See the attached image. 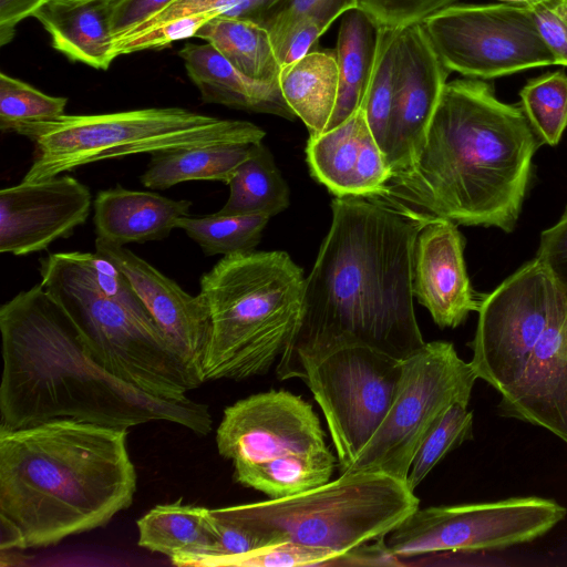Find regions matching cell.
<instances>
[{
    "label": "cell",
    "instance_id": "obj_1",
    "mask_svg": "<svg viewBox=\"0 0 567 567\" xmlns=\"http://www.w3.org/2000/svg\"><path fill=\"white\" fill-rule=\"evenodd\" d=\"M332 221L306 277L299 326L276 365L280 380L347 346L405 360L424 346L414 312L413 256L432 218L361 196L336 197Z\"/></svg>",
    "mask_w": 567,
    "mask_h": 567
},
{
    "label": "cell",
    "instance_id": "obj_2",
    "mask_svg": "<svg viewBox=\"0 0 567 567\" xmlns=\"http://www.w3.org/2000/svg\"><path fill=\"white\" fill-rule=\"evenodd\" d=\"M0 332V429L75 419L125 429L167 421L198 435L212 431L207 405L148 394L109 371L68 311L40 284L1 306Z\"/></svg>",
    "mask_w": 567,
    "mask_h": 567
},
{
    "label": "cell",
    "instance_id": "obj_3",
    "mask_svg": "<svg viewBox=\"0 0 567 567\" xmlns=\"http://www.w3.org/2000/svg\"><path fill=\"white\" fill-rule=\"evenodd\" d=\"M543 142L519 104L481 79L447 82L413 162L375 197L427 217L511 233Z\"/></svg>",
    "mask_w": 567,
    "mask_h": 567
},
{
    "label": "cell",
    "instance_id": "obj_4",
    "mask_svg": "<svg viewBox=\"0 0 567 567\" xmlns=\"http://www.w3.org/2000/svg\"><path fill=\"white\" fill-rule=\"evenodd\" d=\"M127 429L75 419L0 429V549L45 547L131 506Z\"/></svg>",
    "mask_w": 567,
    "mask_h": 567
},
{
    "label": "cell",
    "instance_id": "obj_5",
    "mask_svg": "<svg viewBox=\"0 0 567 567\" xmlns=\"http://www.w3.org/2000/svg\"><path fill=\"white\" fill-rule=\"evenodd\" d=\"M302 269L280 250L224 256L199 280L210 317L204 381L244 380L269 371L302 313Z\"/></svg>",
    "mask_w": 567,
    "mask_h": 567
},
{
    "label": "cell",
    "instance_id": "obj_6",
    "mask_svg": "<svg viewBox=\"0 0 567 567\" xmlns=\"http://www.w3.org/2000/svg\"><path fill=\"white\" fill-rule=\"evenodd\" d=\"M419 507L406 482L357 471L297 495L208 509V517L252 550L291 540L342 555L385 537Z\"/></svg>",
    "mask_w": 567,
    "mask_h": 567
},
{
    "label": "cell",
    "instance_id": "obj_7",
    "mask_svg": "<svg viewBox=\"0 0 567 567\" xmlns=\"http://www.w3.org/2000/svg\"><path fill=\"white\" fill-rule=\"evenodd\" d=\"M39 264V284L68 311L113 374L166 400H185L204 382L150 313L100 288L86 252L48 254Z\"/></svg>",
    "mask_w": 567,
    "mask_h": 567
},
{
    "label": "cell",
    "instance_id": "obj_8",
    "mask_svg": "<svg viewBox=\"0 0 567 567\" xmlns=\"http://www.w3.org/2000/svg\"><path fill=\"white\" fill-rule=\"evenodd\" d=\"M13 132L34 143L24 182L54 177L103 159L190 146L255 144L266 135L254 123L218 118L183 107L64 114L48 122L21 124Z\"/></svg>",
    "mask_w": 567,
    "mask_h": 567
},
{
    "label": "cell",
    "instance_id": "obj_9",
    "mask_svg": "<svg viewBox=\"0 0 567 567\" xmlns=\"http://www.w3.org/2000/svg\"><path fill=\"white\" fill-rule=\"evenodd\" d=\"M476 380L471 363L458 357L453 343L425 342L403 360L390 410L344 472H382L406 482L425 436L453 404L468 405Z\"/></svg>",
    "mask_w": 567,
    "mask_h": 567
},
{
    "label": "cell",
    "instance_id": "obj_10",
    "mask_svg": "<svg viewBox=\"0 0 567 567\" xmlns=\"http://www.w3.org/2000/svg\"><path fill=\"white\" fill-rule=\"evenodd\" d=\"M566 514L556 501L537 496L419 507L384 543L400 559L441 551L501 550L547 534Z\"/></svg>",
    "mask_w": 567,
    "mask_h": 567
},
{
    "label": "cell",
    "instance_id": "obj_11",
    "mask_svg": "<svg viewBox=\"0 0 567 567\" xmlns=\"http://www.w3.org/2000/svg\"><path fill=\"white\" fill-rule=\"evenodd\" d=\"M403 360L364 346L338 348L307 363L299 379L320 406L341 473L385 417Z\"/></svg>",
    "mask_w": 567,
    "mask_h": 567
},
{
    "label": "cell",
    "instance_id": "obj_12",
    "mask_svg": "<svg viewBox=\"0 0 567 567\" xmlns=\"http://www.w3.org/2000/svg\"><path fill=\"white\" fill-rule=\"evenodd\" d=\"M422 24L445 68L465 78L488 80L557 65L527 6L454 3Z\"/></svg>",
    "mask_w": 567,
    "mask_h": 567
},
{
    "label": "cell",
    "instance_id": "obj_13",
    "mask_svg": "<svg viewBox=\"0 0 567 567\" xmlns=\"http://www.w3.org/2000/svg\"><path fill=\"white\" fill-rule=\"evenodd\" d=\"M567 298L534 258L480 302L470 361L477 379L503 393L520 377L554 311Z\"/></svg>",
    "mask_w": 567,
    "mask_h": 567
},
{
    "label": "cell",
    "instance_id": "obj_14",
    "mask_svg": "<svg viewBox=\"0 0 567 567\" xmlns=\"http://www.w3.org/2000/svg\"><path fill=\"white\" fill-rule=\"evenodd\" d=\"M216 443L218 453L234 463L265 462L328 447L312 405L286 390L257 393L227 406Z\"/></svg>",
    "mask_w": 567,
    "mask_h": 567
},
{
    "label": "cell",
    "instance_id": "obj_15",
    "mask_svg": "<svg viewBox=\"0 0 567 567\" xmlns=\"http://www.w3.org/2000/svg\"><path fill=\"white\" fill-rule=\"evenodd\" d=\"M449 73L422 23L399 30L393 106L384 151L392 174L406 168L423 146Z\"/></svg>",
    "mask_w": 567,
    "mask_h": 567
},
{
    "label": "cell",
    "instance_id": "obj_16",
    "mask_svg": "<svg viewBox=\"0 0 567 567\" xmlns=\"http://www.w3.org/2000/svg\"><path fill=\"white\" fill-rule=\"evenodd\" d=\"M89 187L71 175L21 181L0 190V252L27 256L70 237L91 212Z\"/></svg>",
    "mask_w": 567,
    "mask_h": 567
},
{
    "label": "cell",
    "instance_id": "obj_17",
    "mask_svg": "<svg viewBox=\"0 0 567 567\" xmlns=\"http://www.w3.org/2000/svg\"><path fill=\"white\" fill-rule=\"evenodd\" d=\"M95 251L122 270L158 328L203 378L202 362L210 330L204 297L187 293L125 246L96 237Z\"/></svg>",
    "mask_w": 567,
    "mask_h": 567
},
{
    "label": "cell",
    "instance_id": "obj_18",
    "mask_svg": "<svg viewBox=\"0 0 567 567\" xmlns=\"http://www.w3.org/2000/svg\"><path fill=\"white\" fill-rule=\"evenodd\" d=\"M498 409L567 444V298L554 311L520 377L501 393Z\"/></svg>",
    "mask_w": 567,
    "mask_h": 567
},
{
    "label": "cell",
    "instance_id": "obj_19",
    "mask_svg": "<svg viewBox=\"0 0 567 567\" xmlns=\"http://www.w3.org/2000/svg\"><path fill=\"white\" fill-rule=\"evenodd\" d=\"M457 224L432 217L417 234L413 256V293L440 328H456L478 300L464 262V238Z\"/></svg>",
    "mask_w": 567,
    "mask_h": 567
},
{
    "label": "cell",
    "instance_id": "obj_20",
    "mask_svg": "<svg viewBox=\"0 0 567 567\" xmlns=\"http://www.w3.org/2000/svg\"><path fill=\"white\" fill-rule=\"evenodd\" d=\"M306 157L312 177L336 197H379L392 176L362 107L340 125L310 136Z\"/></svg>",
    "mask_w": 567,
    "mask_h": 567
},
{
    "label": "cell",
    "instance_id": "obj_21",
    "mask_svg": "<svg viewBox=\"0 0 567 567\" xmlns=\"http://www.w3.org/2000/svg\"><path fill=\"white\" fill-rule=\"evenodd\" d=\"M192 202L120 185L100 190L93 202L96 237L125 246L162 240L189 215Z\"/></svg>",
    "mask_w": 567,
    "mask_h": 567
},
{
    "label": "cell",
    "instance_id": "obj_22",
    "mask_svg": "<svg viewBox=\"0 0 567 567\" xmlns=\"http://www.w3.org/2000/svg\"><path fill=\"white\" fill-rule=\"evenodd\" d=\"M117 0H49L34 14L52 47L73 62L107 70L117 56L112 16Z\"/></svg>",
    "mask_w": 567,
    "mask_h": 567
},
{
    "label": "cell",
    "instance_id": "obj_23",
    "mask_svg": "<svg viewBox=\"0 0 567 567\" xmlns=\"http://www.w3.org/2000/svg\"><path fill=\"white\" fill-rule=\"evenodd\" d=\"M190 81L205 103L293 120L279 83L257 82L238 71L210 43H187L179 52Z\"/></svg>",
    "mask_w": 567,
    "mask_h": 567
},
{
    "label": "cell",
    "instance_id": "obj_24",
    "mask_svg": "<svg viewBox=\"0 0 567 567\" xmlns=\"http://www.w3.org/2000/svg\"><path fill=\"white\" fill-rule=\"evenodd\" d=\"M138 545L168 556L176 566L200 567L216 546L208 508L182 504L156 505L137 520Z\"/></svg>",
    "mask_w": 567,
    "mask_h": 567
},
{
    "label": "cell",
    "instance_id": "obj_25",
    "mask_svg": "<svg viewBox=\"0 0 567 567\" xmlns=\"http://www.w3.org/2000/svg\"><path fill=\"white\" fill-rule=\"evenodd\" d=\"M281 94L309 136L326 132L334 112L339 92L336 51L312 50L280 70Z\"/></svg>",
    "mask_w": 567,
    "mask_h": 567
},
{
    "label": "cell",
    "instance_id": "obj_26",
    "mask_svg": "<svg viewBox=\"0 0 567 567\" xmlns=\"http://www.w3.org/2000/svg\"><path fill=\"white\" fill-rule=\"evenodd\" d=\"M336 55L339 92L326 131L348 120L362 105L374 63L378 25L359 8L341 17Z\"/></svg>",
    "mask_w": 567,
    "mask_h": 567
},
{
    "label": "cell",
    "instance_id": "obj_27",
    "mask_svg": "<svg viewBox=\"0 0 567 567\" xmlns=\"http://www.w3.org/2000/svg\"><path fill=\"white\" fill-rule=\"evenodd\" d=\"M250 145H206L156 152L140 179L151 189H166L192 181H218L227 185L248 157Z\"/></svg>",
    "mask_w": 567,
    "mask_h": 567
},
{
    "label": "cell",
    "instance_id": "obj_28",
    "mask_svg": "<svg viewBox=\"0 0 567 567\" xmlns=\"http://www.w3.org/2000/svg\"><path fill=\"white\" fill-rule=\"evenodd\" d=\"M195 37L210 43L246 76L261 83H279L281 68L270 34L261 24L218 16Z\"/></svg>",
    "mask_w": 567,
    "mask_h": 567
},
{
    "label": "cell",
    "instance_id": "obj_29",
    "mask_svg": "<svg viewBox=\"0 0 567 567\" xmlns=\"http://www.w3.org/2000/svg\"><path fill=\"white\" fill-rule=\"evenodd\" d=\"M235 480L270 498L297 495L329 482L336 457L329 450L290 453L257 463H234Z\"/></svg>",
    "mask_w": 567,
    "mask_h": 567
},
{
    "label": "cell",
    "instance_id": "obj_30",
    "mask_svg": "<svg viewBox=\"0 0 567 567\" xmlns=\"http://www.w3.org/2000/svg\"><path fill=\"white\" fill-rule=\"evenodd\" d=\"M227 185L229 196L219 214H261L271 218L289 206L288 185L262 142L250 145L248 157Z\"/></svg>",
    "mask_w": 567,
    "mask_h": 567
},
{
    "label": "cell",
    "instance_id": "obj_31",
    "mask_svg": "<svg viewBox=\"0 0 567 567\" xmlns=\"http://www.w3.org/2000/svg\"><path fill=\"white\" fill-rule=\"evenodd\" d=\"M270 217L261 214L184 216L177 223L206 256L254 250Z\"/></svg>",
    "mask_w": 567,
    "mask_h": 567
},
{
    "label": "cell",
    "instance_id": "obj_32",
    "mask_svg": "<svg viewBox=\"0 0 567 567\" xmlns=\"http://www.w3.org/2000/svg\"><path fill=\"white\" fill-rule=\"evenodd\" d=\"M519 105L543 143L555 146L567 127V73L533 78L519 91Z\"/></svg>",
    "mask_w": 567,
    "mask_h": 567
},
{
    "label": "cell",
    "instance_id": "obj_33",
    "mask_svg": "<svg viewBox=\"0 0 567 567\" xmlns=\"http://www.w3.org/2000/svg\"><path fill=\"white\" fill-rule=\"evenodd\" d=\"M399 30L378 29L374 63L361 105L370 130L383 153L393 106L394 60Z\"/></svg>",
    "mask_w": 567,
    "mask_h": 567
},
{
    "label": "cell",
    "instance_id": "obj_34",
    "mask_svg": "<svg viewBox=\"0 0 567 567\" xmlns=\"http://www.w3.org/2000/svg\"><path fill=\"white\" fill-rule=\"evenodd\" d=\"M66 97L48 95L30 84L0 73V130L13 132L24 123L48 122L63 116Z\"/></svg>",
    "mask_w": 567,
    "mask_h": 567
},
{
    "label": "cell",
    "instance_id": "obj_35",
    "mask_svg": "<svg viewBox=\"0 0 567 567\" xmlns=\"http://www.w3.org/2000/svg\"><path fill=\"white\" fill-rule=\"evenodd\" d=\"M472 439V411L467 405L453 404L417 449L406 478L408 486L414 491L449 452Z\"/></svg>",
    "mask_w": 567,
    "mask_h": 567
},
{
    "label": "cell",
    "instance_id": "obj_36",
    "mask_svg": "<svg viewBox=\"0 0 567 567\" xmlns=\"http://www.w3.org/2000/svg\"><path fill=\"white\" fill-rule=\"evenodd\" d=\"M354 8H358L357 0H278L259 24L267 29L276 49L299 21L312 19L327 31L338 18Z\"/></svg>",
    "mask_w": 567,
    "mask_h": 567
},
{
    "label": "cell",
    "instance_id": "obj_37",
    "mask_svg": "<svg viewBox=\"0 0 567 567\" xmlns=\"http://www.w3.org/2000/svg\"><path fill=\"white\" fill-rule=\"evenodd\" d=\"M220 16L217 11L195 13L143 29L133 34L116 39V55L130 54L148 49H162L173 42L195 37L209 20Z\"/></svg>",
    "mask_w": 567,
    "mask_h": 567
},
{
    "label": "cell",
    "instance_id": "obj_38",
    "mask_svg": "<svg viewBox=\"0 0 567 567\" xmlns=\"http://www.w3.org/2000/svg\"><path fill=\"white\" fill-rule=\"evenodd\" d=\"M278 0H175L162 12L125 35L133 34L162 22L206 11H217L224 17L251 20L259 23L265 13Z\"/></svg>",
    "mask_w": 567,
    "mask_h": 567
},
{
    "label": "cell",
    "instance_id": "obj_39",
    "mask_svg": "<svg viewBox=\"0 0 567 567\" xmlns=\"http://www.w3.org/2000/svg\"><path fill=\"white\" fill-rule=\"evenodd\" d=\"M340 554L291 540L276 543L236 558V567L330 566Z\"/></svg>",
    "mask_w": 567,
    "mask_h": 567
},
{
    "label": "cell",
    "instance_id": "obj_40",
    "mask_svg": "<svg viewBox=\"0 0 567 567\" xmlns=\"http://www.w3.org/2000/svg\"><path fill=\"white\" fill-rule=\"evenodd\" d=\"M456 0H357L358 8L379 27L403 29L423 23Z\"/></svg>",
    "mask_w": 567,
    "mask_h": 567
},
{
    "label": "cell",
    "instance_id": "obj_41",
    "mask_svg": "<svg viewBox=\"0 0 567 567\" xmlns=\"http://www.w3.org/2000/svg\"><path fill=\"white\" fill-rule=\"evenodd\" d=\"M528 7L537 32L557 65L567 66V0H543Z\"/></svg>",
    "mask_w": 567,
    "mask_h": 567
},
{
    "label": "cell",
    "instance_id": "obj_42",
    "mask_svg": "<svg viewBox=\"0 0 567 567\" xmlns=\"http://www.w3.org/2000/svg\"><path fill=\"white\" fill-rule=\"evenodd\" d=\"M535 258L567 296V208L558 223L542 233Z\"/></svg>",
    "mask_w": 567,
    "mask_h": 567
},
{
    "label": "cell",
    "instance_id": "obj_43",
    "mask_svg": "<svg viewBox=\"0 0 567 567\" xmlns=\"http://www.w3.org/2000/svg\"><path fill=\"white\" fill-rule=\"evenodd\" d=\"M175 0H117L112 16V31L118 39L162 12Z\"/></svg>",
    "mask_w": 567,
    "mask_h": 567
},
{
    "label": "cell",
    "instance_id": "obj_44",
    "mask_svg": "<svg viewBox=\"0 0 567 567\" xmlns=\"http://www.w3.org/2000/svg\"><path fill=\"white\" fill-rule=\"evenodd\" d=\"M324 32L312 19L299 21L275 49L280 68L290 65L307 55Z\"/></svg>",
    "mask_w": 567,
    "mask_h": 567
},
{
    "label": "cell",
    "instance_id": "obj_45",
    "mask_svg": "<svg viewBox=\"0 0 567 567\" xmlns=\"http://www.w3.org/2000/svg\"><path fill=\"white\" fill-rule=\"evenodd\" d=\"M401 566L404 565L392 554L384 537L361 544L334 559L330 566Z\"/></svg>",
    "mask_w": 567,
    "mask_h": 567
},
{
    "label": "cell",
    "instance_id": "obj_46",
    "mask_svg": "<svg viewBox=\"0 0 567 567\" xmlns=\"http://www.w3.org/2000/svg\"><path fill=\"white\" fill-rule=\"evenodd\" d=\"M49 0H0V45L16 35L20 21L33 14Z\"/></svg>",
    "mask_w": 567,
    "mask_h": 567
},
{
    "label": "cell",
    "instance_id": "obj_47",
    "mask_svg": "<svg viewBox=\"0 0 567 567\" xmlns=\"http://www.w3.org/2000/svg\"><path fill=\"white\" fill-rule=\"evenodd\" d=\"M501 2H506V3H513V4H519V6H532L534 3H537L539 1H543V0H499Z\"/></svg>",
    "mask_w": 567,
    "mask_h": 567
}]
</instances>
